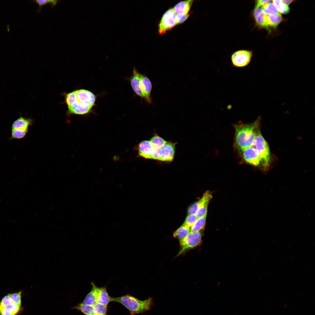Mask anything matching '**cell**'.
Segmentation results:
<instances>
[{
	"instance_id": "cell-28",
	"label": "cell",
	"mask_w": 315,
	"mask_h": 315,
	"mask_svg": "<svg viewBox=\"0 0 315 315\" xmlns=\"http://www.w3.org/2000/svg\"><path fill=\"white\" fill-rule=\"evenodd\" d=\"M273 3L274 4L279 12L281 13L286 14L289 13L290 8L284 4L282 0H273Z\"/></svg>"
},
{
	"instance_id": "cell-22",
	"label": "cell",
	"mask_w": 315,
	"mask_h": 315,
	"mask_svg": "<svg viewBox=\"0 0 315 315\" xmlns=\"http://www.w3.org/2000/svg\"><path fill=\"white\" fill-rule=\"evenodd\" d=\"M190 232V228L183 224L174 232L173 236L180 241L187 237Z\"/></svg>"
},
{
	"instance_id": "cell-18",
	"label": "cell",
	"mask_w": 315,
	"mask_h": 315,
	"mask_svg": "<svg viewBox=\"0 0 315 315\" xmlns=\"http://www.w3.org/2000/svg\"><path fill=\"white\" fill-rule=\"evenodd\" d=\"M92 288L91 290L87 295L82 303L91 306H93L97 303V287L93 282L91 283Z\"/></svg>"
},
{
	"instance_id": "cell-10",
	"label": "cell",
	"mask_w": 315,
	"mask_h": 315,
	"mask_svg": "<svg viewBox=\"0 0 315 315\" xmlns=\"http://www.w3.org/2000/svg\"><path fill=\"white\" fill-rule=\"evenodd\" d=\"M141 88L146 98V101L148 103H152L151 94L152 85L150 79L146 75L141 74L140 77Z\"/></svg>"
},
{
	"instance_id": "cell-13",
	"label": "cell",
	"mask_w": 315,
	"mask_h": 315,
	"mask_svg": "<svg viewBox=\"0 0 315 315\" xmlns=\"http://www.w3.org/2000/svg\"><path fill=\"white\" fill-rule=\"evenodd\" d=\"M265 14L261 8H254L252 12V16L256 26L259 28H265L268 30V26L265 20Z\"/></svg>"
},
{
	"instance_id": "cell-11",
	"label": "cell",
	"mask_w": 315,
	"mask_h": 315,
	"mask_svg": "<svg viewBox=\"0 0 315 315\" xmlns=\"http://www.w3.org/2000/svg\"><path fill=\"white\" fill-rule=\"evenodd\" d=\"M176 144L167 141L161 147L162 155L160 161L170 162L173 161L175 155Z\"/></svg>"
},
{
	"instance_id": "cell-19",
	"label": "cell",
	"mask_w": 315,
	"mask_h": 315,
	"mask_svg": "<svg viewBox=\"0 0 315 315\" xmlns=\"http://www.w3.org/2000/svg\"><path fill=\"white\" fill-rule=\"evenodd\" d=\"M21 305L13 303L11 305L0 309V315H16L22 310Z\"/></svg>"
},
{
	"instance_id": "cell-27",
	"label": "cell",
	"mask_w": 315,
	"mask_h": 315,
	"mask_svg": "<svg viewBox=\"0 0 315 315\" xmlns=\"http://www.w3.org/2000/svg\"><path fill=\"white\" fill-rule=\"evenodd\" d=\"M149 141L153 146L157 148L162 147L167 142L157 134L151 138Z\"/></svg>"
},
{
	"instance_id": "cell-36",
	"label": "cell",
	"mask_w": 315,
	"mask_h": 315,
	"mask_svg": "<svg viewBox=\"0 0 315 315\" xmlns=\"http://www.w3.org/2000/svg\"><path fill=\"white\" fill-rule=\"evenodd\" d=\"M189 16V14L185 15L176 14V25L183 22L187 19Z\"/></svg>"
},
{
	"instance_id": "cell-23",
	"label": "cell",
	"mask_w": 315,
	"mask_h": 315,
	"mask_svg": "<svg viewBox=\"0 0 315 315\" xmlns=\"http://www.w3.org/2000/svg\"><path fill=\"white\" fill-rule=\"evenodd\" d=\"M206 216L198 218L194 224L190 228V232H199L203 229L205 225Z\"/></svg>"
},
{
	"instance_id": "cell-12",
	"label": "cell",
	"mask_w": 315,
	"mask_h": 315,
	"mask_svg": "<svg viewBox=\"0 0 315 315\" xmlns=\"http://www.w3.org/2000/svg\"><path fill=\"white\" fill-rule=\"evenodd\" d=\"M140 73L135 68L133 69L132 76L130 79L131 87L135 93L146 101V97L141 90L140 84Z\"/></svg>"
},
{
	"instance_id": "cell-17",
	"label": "cell",
	"mask_w": 315,
	"mask_h": 315,
	"mask_svg": "<svg viewBox=\"0 0 315 315\" xmlns=\"http://www.w3.org/2000/svg\"><path fill=\"white\" fill-rule=\"evenodd\" d=\"M32 121L30 118H26L20 116L13 123L12 130L18 129L28 130L29 126L31 125Z\"/></svg>"
},
{
	"instance_id": "cell-4",
	"label": "cell",
	"mask_w": 315,
	"mask_h": 315,
	"mask_svg": "<svg viewBox=\"0 0 315 315\" xmlns=\"http://www.w3.org/2000/svg\"><path fill=\"white\" fill-rule=\"evenodd\" d=\"M202 238V234L200 232H190L187 237L179 241L180 248L176 256H180L197 246L200 244Z\"/></svg>"
},
{
	"instance_id": "cell-7",
	"label": "cell",
	"mask_w": 315,
	"mask_h": 315,
	"mask_svg": "<svg viewBox=\"0 0 315 315\" xmlns=\"http://www.w3.org/2000/svg\"><path fill=\"white\" fill-rule=\"evenodd\" d=\"M244 161L251 165L258 166L261 164V159L258 150L252 147L249 148L241 153Z\"/></svg>"
},
{
	"instance_id": "cell-29",
	"label": "cell",
	"mask_w": 315,
	"mask_h": 315,
	"mask_svg": "<svg viewBox=\"0 0 315 315\" xmlns=\"http://www.w3.org/2000/svg\"><path fill=\"white\" fill-rule=\"evenodd\" d=\"M28 130L15 129L12 130L10 139H20L24 138L27 134Z\"/></svg>"
},
{
	"instance_id": "cell-25",
	"label": "cell",
	"mask_w": 315,
	"mask_h": 315,
	"mask_svg": "<svg viewBox=\"0 0 315 315\" xmlns=\"http://www.w3.org/2000/svg\"><path fill=\"white\" fill-rule=\"evenodd\" d=\"M65 100L68 107L75 105L78 102L76 90L67 94L65 96Z\"/></svg>"
},
{
	"instance_id": "cell-3",
	"label": "cell",
	"mask_w": 315,
	"mask_h": 315,
	"mask_svg": "<svg viewBox=\"0 0 315 315\" xmlns=\"http://www.w3.org/2000/svg\"><path fill=\"white\" fill-rule=\"evenodd\" d=\"M258 151L261 159V164L264 170L268 168L271 161L270 153L267 143L260 130H257L255 140L252 146Z\"/></svg>"
},
{
	"instance_id": "cell-37",
	"label": "cell",
	"mask_w": 315,
	"mask_h": 315,
	"mask_svg": "<svg viewBox=\"0 0 315 315\" xmlns=\"http://www.w3.org/2000/svg\"><path fill=\"white\" fill-rule=\"evenodd\" d=\"M271 1L269 0H258L256 1L254 8H259L262 5L269 3Z\"/></svg>"
},
{
	"instance_id": "cell-1",
	"label": "cell",
	"mask_w": 315,
	"mask_h": 315,
	"mask_svg": "<svg viewBox=\"0 0 315 315\" xmlns=\"http://www.w3.org/2000/svg\"><path fill=\"white\" fill-rule=\"evenodd\" d=\"M261 120L259 117L250 124L239 123L234 125L235 130L234 145L238 152L241 153L253 146Z\"/></svg>"
},
{
	"instance_id": "cell-30",
	"label": "cell",
	"mask_w": 315,
	"mask_h": 315,
	"mask_svg": "<svg viewBox=\"0 0 315 315\" xmlns=\"http://www.w3.org/2000/svg\"><path fill=\"white\" fill-rule=\"evenodd\" d=\"M92 306L94 311L97 315H107V305L97 303Z\"/></svg>"
},
{
	"instance_id": "cell-32",
	"label": "cell",
	"mask_w": 315,
	"mask_h": 315,
	"mask_svg": "<svg viewBox=\"0 0 315 315\" xmlns=\"http://www.w3.org/2000/svg\"><path fill=\"white\" fill-rule=\"evenodd\" d=\"M13 303L10 294L6 295L2 299L0 302V309L10 306Z\"/></svg>"
},
{
	"instance_id": "cell-31",
	"label": "cell",
	"mask_w": 315,
	"mask_h": 315,
	"mask_svg": "<svg viewBox=\"0 0 315 315\" xmlns=\"http://www.w3.org/2000/svg\"><path fill=\"white\" fill-rule=\"evenodd\" d=\"M198 218L195 213L189 214L186 217L183 224L190 228L196 222Z\"/></svg>"
},
{
	"instance_id": "cell-16",
	"label": "cell",
	"mask_w": 315,
	"mask_h": 315,
	"mask_svg": "<svg viewBox=\"0 0 315 315\" xmlns=\"http://www.w3.org/2000/svg\"><path fill=\"white\" fill-rule=\"evenodd\" d=\"M194 1L192 0L182 1L177 3L173 8L176 14L185 15L189 14Z\"/></svg>"
},
{
	"instance_id": "cell-24",
	"label": "cell",
	"mask_w": 315,
	"mask_h": 315,
	"mask_svg": "<svg viewBox=\"0 0 315 315\" xmlns=\"http://www.w3.org/2000/svg\"><path fill=\"white\" fill-rule=\"evenodd\" d=\"M86 315H97L94 311L92 306L84 304L83 303L79 304L74 307Z\"/></svg>"
},
{
	"instance_id": "cell-33",
	"label": "cell",
	"mask_w": 315,
	"mask_h": 315,
	"mask_svg": "<svg viewBox=\"0 0 315 315\" xmlns=\"http://www.w3.org/2000/svg\"><path fill=\"white\" fill-rule=\"evenodd\" d=\"M22 292L20 291L17 292L10 294V296L13 303L21 305V295Z\"/></svg>"
},
{
	"instance_id": "cell-9",
	"label": "cell",
	"mask_w": 315,
	"mask_h": 315,
	"mask_svg": "<svg viewBox=\"0 0 315 315\" xmlns=\"http://www.w3.org/2000/svg\"><path fill=\"white\" fill-rule=\"evenodd\" d=\"M76 92L78 102L93 107L96 100L95 95L93 93L85 89L78 90Z\"/></svg>"
},
{
	"instance_id": "cell-34",
	"label": "cell",
	"mask_w": 315,
	"mask_h": 315,
	"mask_svg": "<svg viewBox=\"0 0 315 315\" xmlns=\"http://www.w3.org/2000/svg\"><path fill=\"white\" fill-rule=\"evenodd\" d=\"M39 5V7L38 11L39 12L40 11L41 6L50 3L51 4V7H53L58 2L60 1L58 0H36L34 1Z\"/></svg>"
},
{
	"instance_id": "cell-8",
	"label": "cell",
	"mask_w": 315,
	"mask_h": 315,
	"mask_svg": "<svg viewBox=\"0 0 315 315\" xmlns=\"http://www.w3.org/2000/svg\"><path fill=\"white\" fill-rule=\"evenodd\" d=\"M156 148L152 146L149 141H143L138 144V154L139 156L145 159H153Z\"/></svg>"
},
{
	"instance_id": "cell-6",
	"label": "cell",
	"mask_w": 315,
	"mask_h": 315,
	"mask_svg": "<svg viewBox=\"0 0 315 315\" xmlns=\"http://www.w3.org/2000/svg\"><path fill=\"white\" fill-rule=\"evenodd\" d=\"M176 14L173 8L167 10L163 14L158 25V33L162 35L176 25Z\"/></svg>"
},
{
	"instance_id": "cell-20",
	"label": "cell",
	"mask_w": 315,
	"mask_h": 315,
	"mask_svg": "<svg viewBox=\"0 0 315 315\" xmlns=\"http://www.w3.org/2000/svg\"><path fill=\"white\" fill-rule=\"evenodd\" d=\"M97 303L106 305H107L110 301V296L105 287L99 288H97Z\"/></svg>"
},
{
	"instance_id": "cell-21",
	"label": "cell",
	"mask_w": 315,
	"mask_h": 315,
	"mask_svg": "<svg viewBox=\"0 0 315 315\" xmlns=\"http://www.w3.org/2000/svg\"><path fill=\"white\" fill-rule=\"evenodd\" d=\"M265 20L268 26L275 28L283 21V17L279 13L273 15L265 14Z\"/></svg>"
},
{
	"instance_id": "cell-5",
	"label": "cell",
	"mask_w": 315,
	"mask_h": 315,
	"mask_svg": "<svg viewBox=\"0 0 315 315\" xmlns=\"http://www.w3.org/2000/svg\"><path fill=\"white\" fill-rule=\"evenodd\" d=\"M253 55V51L249 50L241 49L236 51L231 56L232 64L237 68L245 67L250 62Z\"/></svg>"
},
{
	"instance_id": "cell-38",
	"label": "cell",
	"mask_w": 315,
	"mask_h": 315,
	"mask_svg": "<svg viewBox=\"0 0 315 315\" xmlns=\"http://www.w3.org/2000/svg\"><path fill=\"white\" fill-rule=\"evenodd\" d=\"M283 2L286 5L288 6V5L291 4L293 1H294L293 0H282Z\"/></svg>"
},
{
	"instance_id": "cell-15",
	"label": "cell",
	"mask_w": 315,
	"mask_h": 315,
	"mask_svg": "<svg viewBox=\"0 0 315 315\" xmlns=\"http://www.w3.org/2000/svg\"><path fill=\"white\" fill-rule=\"evenodd\" d=\"M68 115L71 114L83 115L87 114L91 111L92 107L86 104L80 103L78 102L74 106L68 107Z\"/></svg>"
},
{
	"instance_id": "cell-2",
	"label": "cell",
	"mask_w": 315,
	"mask_h": 315,
	"mask_svg": "<svg viewBox=\"0 0 315 315\" xmlns=\"http://www.w3.org/2000/svg\"><path fill=\"white\" fill-rule=\"evenodd\" d=\"M110 301L120 303L129 311L132 315L147 311L150 308L152 303L151 298L141 300L128 295L118 297H110Z\"/></svg>"
},
{
	"instance_id": "cell-14",
	"label": "cell",
	"mask_w": 315,
	"mask_h": 315,
	"mask_svg": "<svg viewBox=\"0 0 315 315\" xmlns=\"http://www.w3.org/2000/svg\"><path fill=\"white\" fill-rule=\"evenodd\" d=\"M211 193L209 191L205 192L200 200L189 206L188 213V214L195 213L198 208L208 204L212 198Z\"/></svg>"
},
{
	"instance_id": "cell-26",
	"label": "cell",
	"mask_w": 315,
	"mask_h": 315,
	"mask_svg": "<svg viewBox=\"0 0 315 315\" xmlns=\"http://www.w3.org/2000/svg\"><path fill=\"white\" fill-rule=\"evenodd\" d=\"M263 12L266 15H273L279 13L274 4L269 2L263 5L262 8Z\"/></svg>"
},
{
	"instance_id": "cell-35",
	"label": "cell",
	"mask_w": 315,
	"mask_h": 315,
	"mask_svg": "<svg viewBox=\"0 0 315 315\" xmlns=\"http://www.w3.org/2000/svg\"><path fill=\"white\" fill-rule=\"evenodd\" d=\"M208 205H205L198 208L195 214L198 218L206 216Z\"/></svg>"
}]
</instances>
